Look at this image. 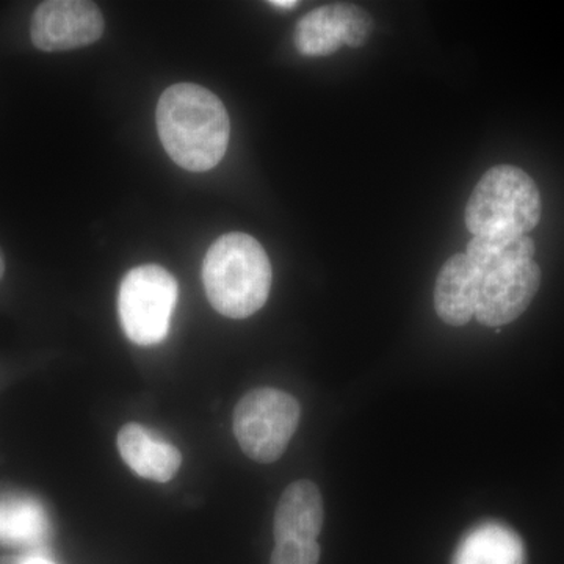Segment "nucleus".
I'll return each instance as SVG.
<instances>
[{
    "label": "nucleus",
    "instance_id": "obj_15",
    "mask_svg": "<svg viewBox=\"0 0 564 564\" xmlns=\"http://www.w3.org/2000/svg\"><path fill=\"white\" fill-rule=\"evenodd\" d=\"M321 545L317 541L285 540L274 543L270 564H318Z\"/></svg>",
    "mask_w": 564,
    "mask_h": 564
},
{
    "label": "nucleus",
    "instance_id": "obj_3",
    "mask_svg": "<svg viewBox=\"0 0 564 564\" xmlns=\"http://www.w3.org/2000/svg\"><path fill=\"white\" fill-rule=\"evenodd\" d=\"M536 182L513 165L492 166L475 185L464 212L473 236H529L541 220Z\"/></svg>",
    "mask_w": 564,
    "mask_h": 564
},
{
    "label": "nucleus",
    "instance_id": "obj_7",
    "mask_svg": "<svg viewBox=\"0 0 564 564\" xmlns=\"http://www.w3.org/2000/svg\"><path fill=\"white\" fill-rule=\"evenodd\" d=\"M372 17L355 3H332L310 11L295 29L296 50L306 57H326L340 47H359L372 33Z\"/></svg>",
    "mask_w": 564,
    "mask_h": 564
},
{
    "label": "nucleus",
    "instance_id": "obj_5",
    "mask_svg": "<svg viewBox=\"0 0 564 564\" xmlns=\"http://www.w3.org/2000/svg\"><path fill=\"white\" fill-rule=\"evenodd\" d=\"M177 302V282L169 270L141 265L126 274L118 296L122 332L131 343L152 347L169 336Z\"/></svg>",
    "mask_w": 564,
    "mask_h": 564
},
{
    "label": "nucleus",
    "instance_id": "obj_4",
    "mask_svg": "<svg viewBox=\"0 0 564 564\" xmlns=\"http://www.w3.org/2000/svg\"><path fill=\"white\" fill-rule=\"evenodd\" d=\"M302 419L291 393L274 388L252 389L234 411V434L252 462L270 464L284 455Z\"/></svg>",
    "mask_w": 564,
    "mask_h": 564
},
{
    "label": "nucleus",
    "instance_id": "obj_2",
    "mask_svg": "<svg viewBox=\"0 0 564 564\" xmlns=\"http://www.w3.org/2000/svg\"><path fill=\"white\" fill-rule=\"evenodd\" d=\"M269 256L254 237L243 232L221 236L207 251L203 282L217 313L234 321L262 310L272 291Z\"/></svg>",
    "mask_w": 564,
    "mask_h": 564
},
{
    "label": "nucleus",
    "instance_id": "obj_16",
    "mask_svg": "<svg viewBox=\"0 0 564 564\" xmlns=\"http://www.w3.org/2000/svg\"><path fill=\"white\" fill-rule=\"evenodd\" d=\"M0 564H57L41 554H25L17 556H0Z\"/></svg>",
    "mask_w": 564,
    "mask_h": 564
},
{
    "label": "nucleus",
    "instance_id": "obj_9",
    "mask_svg": "<svg viewBox=\"0 0 564 564\" xmlns=\"http://www.w3.org/2000/svg\"><path fill=\"white\" fill-rule=\"evenodd\" d=\"M481 273L466 254H455L444 263L434 285V310L451 326L467 325L477 311Z\"/></svg>",
    "mask_w": 564,
    "mask_h": 564
},
{
    "label": "nucleus",
    "instance_id": "obj_17",
    "mask_svg": "<svg viewBox=\"0 0 564 564\" xmlns=\"http://www.w3.org/2000/svg\"><path fill=\"white\" fill-rule=\"evenodd\" d=\"M270 6H273L274 9L292 10L299 7V2L296 0H273Z\"/></svg>",
    "mask_w": 564,
    "mask_h": 564
},
{
    "label": "nucleus",
    "instance_id": "obj_13",
    "mask_svg": "<svg viewBox=\"0 0 564 564\" xmlns=\"http://www.w3.org/2000/svg\"><path fill=\"white\" fill-rule=\"evenodd\" d=\"M452 564H525L521 536L500 522H484L464 534Z\"/></svg>",
    "mask_w": 564,
    "mask_h": 564
},
{
    "label": "nucleus",
    "instance_id": "obj_6",
    "mask_svg": "<svg viewBox=\"0 0 564 564\" xmlns=\"http://www.w3.org/2000/svg\"><path fill=\"white\" fill-rule=\"evenodd\" d=\"M106 28L101 10L87 0H47L33 13L32 41L40 51L61 52L90 46Z\"/></svg>",
    "mask_w": 564,
    "mask_h": 564
},
{
    "label": "nucleus",
    "instance_id": "obj_18",
    "mask_svg": "<svg viewBox=\"0 0 564 564\" xmlns=\"http://www.w3.org/2000/svg\"><path fill=\"white\" fill-rule=\"evenodd\" d=\"M3 272H6V262H3L2 254H0V280H2Z\"/></svg>",
    "mask_w": 564,
    "mask_h": 564
},
{
    "label": "nucleus",
    "instance_id": "obj_8",
    "mask_svg": "<svg viewBox=\"0 0 564 564\" xmlns=\"http://www.w3.org/2000/svg\"><path fill=\"white\" fill-rule=\"evenodd\" d=\"M540 285L541 269L534 261L484 273L475 317L489 328L518 321L532 304Z\"/></svg>",
    "mask_w": 564,
    "mask_h": 564
},
{
    "label": "nucleus",
    "instance_id": "obj_14",
    "mask_svg": "<svg viewBox=\"0 0 564 564\" xmlns=\"http://www.w3.org/2000/svg\"><path fill=\"white\" fill-rule=\"evenodd\" d=\"M534 242L530 236H475L466 256L481 274L534 261Z\"/></svg>",
    "mask_w": 564,
    "mask_h": 564
},
{
    "label": "nucleus",
    "instance_id": "obj_1",
    "mask_svg": "<svg viewBox=\"0 0 564 564\" xmlns=\"http://www.w3.org/2000/svg\"><path fill=\"white\" fill-rule=\"evenodd\" d=\"M158 129L170 158L195 173L209 172L221 162L231 135L225 104L195 84H176L163 91Z\"/></svg>",
    "mask_w": 564,
    "mask_h": 564
},
{
    "label": "nucleus",
    "instance_id": "obj_10",
    "mask_svg": "<svg viewBox=\"0 0 564 564\" xmlns=\"http://www.w3.org/2000/svg\"><path fill=\"white\" fill-rule=\"evenodd\" d=\"M325 522L321 489L310 480L293 481L281 494L274 511V543L278 541H317Z\"/></svg>",
    "mask_w": 564,
    "mask_h": 564
},
{
    "label": "nucleus",
    "instance_id": "obj_12",
    "mask_svg": "<svg viewBox=\"0 0 564 564\" xmlns=\"http://www.w3.org/2000/svg\"><path fill=\"white\" fill-rule=\"evenodd\" d=\"M50 532L46 508L35 497L24 494L0 497V544L40 554Z\"/></svg>",
    "mask_w": 564,
    "mask_h": 564
},
{
    "label": "nucleus",
    "instance_id": "obj_11",
    "mask_svg": "<svg viewBox=\"0 0 564 564\" xmlns=\"http://www.w3.org/2000/svg\"><path fill=\"white\" fill-rule=\"evenodd\" d=\"M117 444L122 462L141 478L166 484L180 470L182 455L177 447L158 440L140 423L122 426Z\"/></svg>",
    "mask_w": 564,
    "mask_h": 564
}]
</instances>
